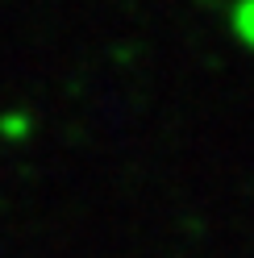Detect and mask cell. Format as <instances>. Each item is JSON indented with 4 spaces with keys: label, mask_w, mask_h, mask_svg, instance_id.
I'll return each mask as SVG.
<instances>
[{
    "label": "cell",
    "mask_w": 254,
    "mask_h": 258,
    "mask_svg": "<svg viewBox=\"0 0 254 258\" xmlns=\"http://www.w3.org/2000/svg\"><path fill=\"white\" fill-rule=\"evenodd\" d=\"M229 25H233V38L242 42V46H250V50H254V5L233 9V13H229Z\"/></svg>",
    "instance_id": "cell-1"
}]
</instances>
